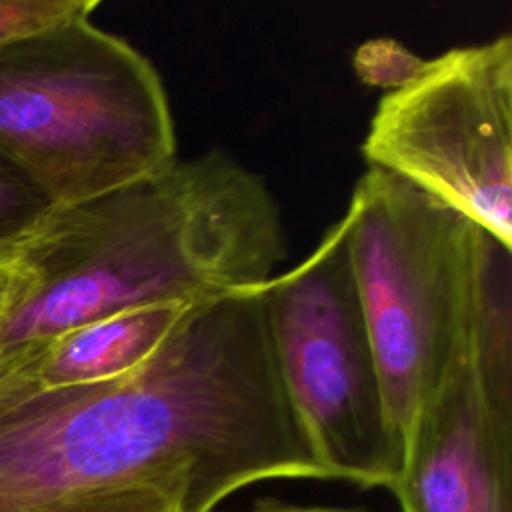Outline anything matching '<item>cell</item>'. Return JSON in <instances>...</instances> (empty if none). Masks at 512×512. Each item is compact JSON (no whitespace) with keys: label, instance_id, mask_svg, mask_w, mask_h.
<instances>
[{"label":"cell","instance_id":"cell-1","mask_svg":"<svg viewBox=\"0 0 512 512\" xmlns=\"http://www.w3.org/2000/svg\"><path fill=\"white\" fill-rule=\"evenodd\" d=\"M264 480H332L284 388L264 286L196 304L122 376L0 384V512L128 486L212 512Z\"/></svg>","mask_w":512,"mask_h":512},{"label":"cell","instance_id":"cell-2","mask_svg":"<svg viewBox=\"0 0 512 512\" xmlns=\"http://www.w3.org/2000/svg\"><path fill=\"white\" fill-rule=\"evenodd\" d=\"M266 182L224 150L96 198L50 206L22 236L0 360L148 304H196L264 286L284 258Z\"/></svg>","mask_w":512,"mask_h":512},{"label":"cell","instance_id":"cell-3","mask_svg":"<svg viewBox=\"0 0 512 512\" xmlns=\"http://www.w3.org/2000/svg\"><path fill=\"white\" fill-rule=\"evenodd\" d=\"M0 152L50 206L132 184L178 158L164 82L92 14L6 38Z\"/></svg>","mask_w":512,"mask_h":512},{"label":"cell","instance_id":"cell-4","mask_svg":"<svg viewBox=\"0 0 512 512\" xmlns=\"http://www.w3.org/2000/svg\"><path fill=\"white\" fill-rule=\"evenodd\" d=\"M344 216L388 418L406 448L420 408L470 328L488 264L502 244L374 166L358 178Z\"/></svg>","mask_w":512,"mask_h":512},{"label":"cell","instance_id":"cell-5","mask_svg":"<svg viewBox=\"0 0 512 512\" xmlns=\"http://www.w3.org/2000/svg\"><path fill=\"white\" fill-rule=\"evenodd\" d=\"M264 292L278 370L318 460L332 480L392 490L404 448L388 418L346 216Z\"/></svg>","mask_w":512,"mask_h":512},{"label":"cell","instance_id":"cell-6","mask_svg":"<svg viewBox=\"0 0 512 512\" xmlns=\"http://www.w3.org/2000/svg\"><path fill=\"white\" fill-rule=\"evenodd\" d=\"M386 170L512 250V36L456 46L386 92L362 142Z\"/></svg>","mask_w":512,"mask_h":512},{"label":"cell","instance_id":"cell-7","mask_svg":"<svg viewBox=\"0 0 512 512\" xmlns=\"http://www.w3.org/2000/svg\"><path fill=\"white\" fill-rule=\"evenodd\" d=\"M478 304L406 438L390 490L402 512H512V314Z\"/></svg>","mask_w":512,"mask_h":512},{"label":"cell","instance_id":"cell-8","mask_svg":"<svg viewBox=\"0 0 512 512\" xmlns=\"http://www.w3.org/2000/svg\"><path fill=\"white\" fill-rule=\"evenodd\" d=\"M196 304H148L72 328L2 358L0 384L58 388L122 376L142 364Z\"/></svg>","mask_w":512,"mask_h":512},{"label":"cell","instance_id":"cell-9","mask_svg":"<svg viewBox=\"0 0 512 512\" xmlns=\"http://www.w3.org/2000/svg\"><path fill=\"white\" fill-rule=\"evenodd\" d=\"M424 58L392 38H376L358 46L354 70L364 84L394 90L406 84L422 68Z\"/></svg>","mask_w":512,"mask_h":512},{"label":"cell","instance_id":"cell-10","mask_svg":"<svg viewBox=\"0 0 512 512\" xmlns=\"http://www.w3.org/2000/svg\"><path fill=\"white\" fill-rule=\"evenodd\" d=\"M98 0H0V42L94 14Z\"/></svg>","mask_w":512,"mask_h":512},{"label":"cell","instance_id":"cell-11","mask_svg":"<svg viewBox=\"0 0 512 512\" xmlns=\"http://www.w3.org/2000/svg\"><path fill=\"white\" fill-rule=\"evenodd\" d=\"M50 204L0 152V240L20 238Z\"/></svg>","mask_w":512,"mask_h":512},{"label":"cell","instance_id":"cell-12","mask_svg":"<svg viewBox=\"0 0 512 512\" xmlns=\"http://www.w3.org/2000/svg\"><path fill=\"white\" fill-rule=\"evenodd\" d=\"M44 512H184L180 500L156 486H128L82 496Z\"/></svg>","mask_w":512,"mask_h":512},{"label":"cell","instance_id":"cell-13","mask_svg":"<svg viewBox=\"0 0 512 512\" xmlns=\"http://www.w3.org/2000/svg\"><path fill=\"white\" fill-rule=\"evenodd\" d=\"M248 512H364L360 508H332V506H294V504H260Z\"/></svg>","mask_w":512,"mask_h":512},{"label":"cell","instance_id":"cell-14","mask_svg":"<svg viewBox=\"0 0 512 512\" xmlns=\"http://www.w3.org/2000/svg\"><path fill=\"white\" fill-rule=\"evenodd\" d=\"M22 236L12 240H0V274L12 270L18 264L20 250H22Z\"/></svg>","mask_w":512,"mask_h":512},{"label":"cell","instance_id":"cell-15","mask_svg":"<svg viewBox=\"0 0 512 512\" xmlns=\"http://www.w3.org/2000/svg\"><path fill=\"white\" fill-rule=\"evenodd\" d=\"M16 268H18V264L12 270L0 274V316L4 314V310H6V306H8L10 298H12L14 282H16Z\"/></svg>","mask_w":512,"mask_h":512}]
</instances>
